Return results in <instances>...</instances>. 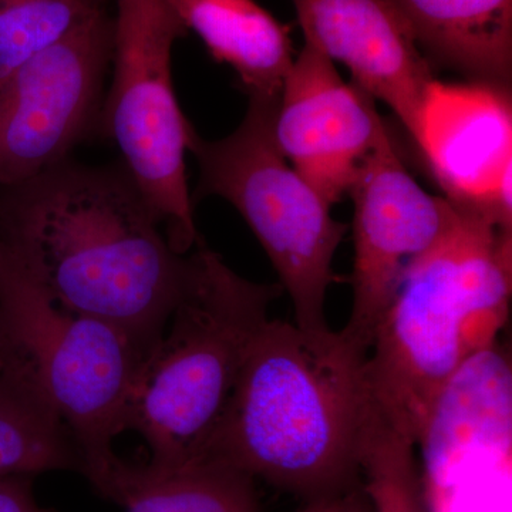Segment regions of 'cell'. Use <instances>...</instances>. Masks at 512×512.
I'll list each match as a JSON object with an SVG mask.
<instances>
[{
    "instance_id": "cell-16",
    "label": "cell",
    "mask_w": 512,
    "mask_h": 512,
    "mask_svg": "<svg viewBox=\"0 0 512 512\" xmlns=\"http://www.w3.org/2000/svg\"><path fill=\"white\" fill-rule=\"evenodd\" d=\"M80 471L66 426L28 363L0 338V477Z\"/></svg>"
},
{
    "instance_id": "cell-2",
    "label": "cell",
    "mask_w": 512,
    "mask_h": 512,
    "mask_svg": "<svg viewBox=\"0 0 512 512\" xmlns=\"http://www.w3.org/2000/svg\"><path fill=\"white\" fill-rule=\"evenodd\" d=\"M367 350L343 330L269 319L255 336L201 460L261 478L303 501L362 481L372 400Z\"/></svg>"
},
{
    "instance_id": "cell-19",
    "label": "cell",
    "mask_w": 512,
    "mask_h": 512,
    "mask_svg": "<svg viewBox=\"0 0 512 512\" xmlns=\"http://www.w3.org/2000/svg\"><path fill=\"white\" fill-rule=\"evenodd\" d=\"M295 512H373L362 481L336 493L303 501Z\"/></svg>"
},
{
    "instance_id": "cell-14",
    "label": "cell",
    "mask_w": 512,
    "mask_h": 512,
    "mask_svg": "<svg viewBox=\"0 0 512 512\" xmlns=\"http://www.w3.org/2000/svg\"><path fill=\"white\" fill-rule=\"evenodd\" d=\"M423 50L473 82L510 89L512 0H392Z\"/></svg>"
},
{
    "instance_id": "cell-15",
    "label": "cell",
    "mask_w": 512,
    "mask_h": 512,
    "mask_svg": "<svg viewBox=\"0 0 512 512\" xmlns=\"http://www.w3.org/2000/svg\"><path fill=\"white\" fill-rule=\"evenodd\" d=\"M254 481L218 461L160 467L119 458L96 491L124 512H261Z\"/></svg>"
},
{
    "instance_id": "cell-4",
    "label": "cell",
    "mask_w": 512,
    "mask_h": 512,
    "mask_svg": "<svg viewBox=\"0 0 512 512\" xmlns=\"http://www.w3.org/2000/svg\"><path fill=\"white\" fill-rule=\"evenodd\" d=\"M187 281L143 360L126 414L153 466L201 460L255 336L284 293L232 271L204 239L188 252Z\"/></svg>"
},
{
    "instance_id": "cell-18",
    "label": "cell",
    "mask_w": 512,
    "mask_h": 512,
    "mask_svg": "<svg viewBox=\"0 0 512 512\" xmlns=\"http://www.w3.org/2000/svg\"><path fill=\"white\" fill-rule=\"evenodd\" d=\"M104 8V0H0V79Z\"/></svg>"
},
{
    "instance_id": "cell-5",
    "label": "cell",
    "mask_w": 512,
    "mask_h": 512,
    "mask_svg": "<svg viewBox=\"0 0 512 512\" xmlns=\"http://www.w3.org/2000/svg\"><path fill=\"white\" fill-rule=\"evenodd\" d=\"M278 103L252 97L237 130L221 140H204L191 127L187 151L200 168L192 204L217 195L237 208L291 298L295 325L319 335L332 330L326 298L348 227L332 217V207L276 146Z\"/></svg>"
},
{
    "instance_id": "cell-11",
    "label": "cell",
    "mask_w": 512,
    "mask_h": 512,
    "mask_svg": "<svg viewBox=\"0 0 512 512\" xmlns=\"http://www.w3.org/2000/svg\"><path fill=\"white\" fill-rule=\"evenodd\" d=\"M384 127L375 99L305 43L285 77L274 137L285 160L330 207L348 194Z\"/></svg>"
},
{
    "instance_id": "cell-1",
    "label": "cell",
    "mask_w": 512,
    "mask_h": 512,
    "mask_svg": "<svg viewBox=\"0 0 512 512\" xmlns=\"http://www.w3.org/2000/svg\"><path fill=\"white\" fill-rule=\"evenodd\" d=\"M0 242L66 311L111 323L147 353L187 281L178 254L123 163L66 160L0 190Z\"/></svg>"
},
{
    "instance_id": "cell-6",
    "label": "cell",
    "mask_w": 512,
    "mask_h": 512,
    "mask_svg": "<svg viewBox=\"0 0 512 512\" xmlns=\"http://www.w3.org/2000/svg\"><path fill=\"white\" fill-rule=\"evenodd\" d=\"M0 338L28 363L60 417L93 487L119 456L128 399L144 350L104 320L60 308L0 242Z\"/></svg>"
},
{
    "instance_id": "cell-10",
    "label": "cell",
    "mask_w": 512,
    "mask_h": 512,
    "mask_svg": "<svg viewBox=\"0 0 512 512\" xmlns=\"http://www.w3.org/2000/svg\"><path fill=\"white\" fill-rule=\"evenodd\" d=\"M413 140L447 201L512 229L510 89L434 80Z\"/></svg>"
},
{
    "instance_id": "cell-12",
    "label": "cell",
    "mask_w": 512,
    "mask_h": 512,
    "mask_svg": "<svg viewBox=\"0 0 512 512\" xmlns=\"http://www.w3.org/2000/svg\"><path fill=\"white\" fill-rule=\"evenodd\" d=\"M305 36L353 83L386 103L414 137L434 76L412 26L392 0H292Z\"/></svg>"
},
{
    "instance_id": "cell-13",
    "label": "cell",
    "mask_w": 512,
    "mask_h": 512,
    "mask_svg": "<svg viewBox=\"0 0 512 512\" xmlns=\"http://www.w3.org/2000/svg\"><path fill=\"white\" fill-rule=\"evenodd\" d=\"M187 32L200 36L212 59L235 70L248 99L279 100L293 46L282 25L254 0H167Z\"/></svg>"
},
{
    "instance_id": "cell-17",
    "label": "cell",
    "mask_w": 512,
    "mask_h": 512,
    "mask_svg": "<svg viewBox=\"0 0 512 512\" xmlns=\"http://www.w3.org/2000/svg\"><path fill=\"white\" fill-rule=\"evenodd\" d=\"M416 446L372 410L363 436L360 468L373 512H430Z\"/></svg>"
},
{
    "instance_id": "cell-9",
    "label": "cell",
    "mask_w": 512,
    "mask_h": 512,
    "mask_svg": "<svg viewBox=\"0 0 512 512\" xmlns=\"http://www.w3.org/2000/svg\"><path fill=\"white\" fill-rule=\"evenodd\" d=\"M348 194L355 205V264L352 312L342 330L369 352L404 269L439 241L457 210L414 180L387 127L357 170Z\"/></svg>"
},
{
    "instance_id": "cell-8",
    "label": "cell",
    "mask_w": 512,
    "mask_h": 512,
    "mask_svg": "<svg viewBox=\"0 0 512 512\" xmlns=\"http://www.w3.org/2000/svg\"><path fill=\"white\" fill-rule=\"evenodd\" d=\"M106 6L0 79V190L69 160L96 133L111 64Z\"/></svg>"
},
{
    "instance_id": "cell-3",
    "label": "cell",
    "mask_w": 512,
    "mask_h": 512,
    "mask_svg": "<svg viewBox=\"0 0 512 512\" xmlns=\"http://www.w3.org/2000/svg\"><path fill=\"white\" fill-rule=\"evenodd\" d=\"M456 210L404 269L367 352L373 409L416 444L458 373L495 348L510 313L512 229Z\"/></svg>"
},
{
    "instance_id": "cell-20",
    "label": "cell",
    "mask_w": 512,
    "mask_h": 512,
    "mask_svg": "<svg viewBox=\"0 0 512 512\" xmlns=\"http://www.w3.org/2000/svg\"><path fill=\"white\" fill-rule=\"evenodd\" d=\"M0 512H43L33 495L32 477H0Z\"/></svg>"
},
{
    "instance_id": "cell-7",
    "label": "cell",
    "mask_w": 512,
    "mask_h": 512,
    "mask_svg": "<svg viewBox=\"0 0 512 512\" xmlns=\"http://www.w3.org/2000/svg\"><path fill=\"white\" fill-rule=\"evenodd\" d=\"M113 77L96 133L119 147L124 168L178 254L201 238L185 173L191 123L173 84L174 43L187 30L167 0H116Z\"/></svg>"
}]
</instances>
